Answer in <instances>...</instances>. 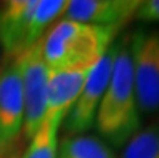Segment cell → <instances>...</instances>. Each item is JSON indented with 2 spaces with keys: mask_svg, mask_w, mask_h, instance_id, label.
<instances>
[{
  "mask_svg": "<svg viewBox=\"0 0 159 158\" xmlns=\"http://www.w3.org/2000/svg\"><path fill=\"white\" fill-rule=\"evenodd\" d=\"M13 147V145H11ZM10 147V148H11ZM10 148H3V147H0V158H7V155H8V152H10Z\"/></svg>",
  "mask_w": 159,
  "mask_h": 158,
  "instance_id": "obj_14",
  "label": "cell"
},
{
  "mask_svg": "<svg viewBox=\"0 0 159 158\" xmlns=\"http://www.w3.org/2000/svg\"><path fill=\"white\" fill-rule=\"evenodd\" d=\"M24 123L23 79L18 58L0 68V147L10 148Z\"/></svg>",
  "mask_w": 159,
  "mask_h": 158,
  "instance_id": "obj_7",
  "label": "cell"
},
{
  "mask_svg": "<svg viewBox=\"0 0 159 158\" xmlns=\"http://www.w3.org/2000/svg\"><path fill=\"white\" fill-rule=\"evenodd\" d=\"M140 3L138 0H71L61 20L97 26H124L135 16Z\"/></svg>",
  "mask_w": 159,
  "mask_h": 158,
  "instance_id": "obj_8",
  "label": "cell"
},
{
  "mask_svg": "<svg viewBox=\"0 0 159 158\" xmlns=\"http://www.w3.org/2000/svg\"><path fill=\"white\" fill-rule=\"evenodd\" d=\"M58 129L55 123L43 119L42 126L35 136L29 141L27 147L23 150V153L15 155L13 147L10 148L7 158H57L58 155Z\"/></svg>",
  "mask_w": 159,
  "mask_h": 158,
  "instance_id": "obj_11",
  "label": "cell"
},
{
  "mask_svg": "<svg viewBox=\"0 0 159 158\" xmlns=\"http://www.w3.org/2000/svg\"><path fill=\"white\" fill-rule=\"evenodd\" d=\"M134 84L140 113L159 111V29H137L130 34Z\"/></svg>",
  "mask_w": 159,
  "mask_h": 158,
  "instance_id": "obj_4",
  "label": "cell"
},
{
  "mask_svg": "<svg viewBox=\"0 0 159 158\" xmlns=\"http://www.w3.org/2000/svg\"><path fill=\"white\" fill-rule=\"evenodd\" d=\"M57 158H116L113 147L100 136H64L58 145Z\"/></svg>",
  "mask_w": 159,
  "mask_h": 158,
  "instance_id": "obj_10",
  "label": "cell"
},
{
  "mask_svg": "<svg viewBox=\"0 0 159 158\" xmlns=\"http://www.w3.org/2000/svg\"><path fill=\"white\" fill-rule=\"evenodd\" d=\"M135 18L146 23H159V0L142 2L135 12Z\"/></svg>",
  "mask_w": 159,
  "mask_h": 158,
  "instance_id": "obj_13",
  "label": "cell"
},
{
  "mask_svg": "<svg viewBox=\"0 0 159 158\" xmlns=\"http://www.w3.org/2000/svg\"><path fill=\"white\" fill-rule=\"evenodd\" d=\"M120 158H159V124L140 129L124 145Z\"/></svg>",
  "mask_w": 159,
  "mask_h": 158,
  "instance_id": "obj_12",
  "label": "cell"
},
{
  "mask_svg": "<svg viewBox=\"0 0 159 158\" xmlns=\"http://www.w3.org/2000/svg\"><path fill=\"white\" fill-rule=\"evenodd\" d=\"M116 53L117 41H114L106 53L92 66L79 98L66 116V123H64L66 136H80L95 126L97 111L109 84Z\"/></svg>",
  "mask_w": 159,
  "mask_h": 158,
  "instance_id": "obj_5",
  "label": "cell"
},
{
  "mask_svg": "<svg viewBox=\"0 0 159 158\" xmlns=\"http://www.w3.org/2000/svg\"><path fill=\"white\" fill-rule=\"evenodd\" d=\"M122 26H97L60 20L40 41V53L50 71L93 66L116 41Z\"/></svg>",
  "mask_w": 159,
  "mask_h": 158,
  "instance_id": "obj_2",
  "label": "cell"
},
{
  "mask_svg": "<svg viewBox=\"0 0 159 158\" xmlns=\"http://www.w3.org/2000/svg\"><path fill=\"white\" fill-rule=\"evenodd\" d=\"M66 0H10L0 3V47L7 58H18L39 44L61 18Z\"/></svg>",
  "mask_w": 159,
  "mask_h": 158,
  "instance_id": "obj_3",
  "label": "cell"
},
{
  "mask_svg": "<svg viewBox=\"0 0 159 158\" xmlns=\"http://www.w3.org/2000/svg\"><path fill=\"white\" fill-rule=\"evenodd\" d=\"M95 127L103 141L113 147H124L142 127L134 84L130 34H124L117 39L113 73L100 102Z\"/></svg>",
  "mask_w": 159,
  "mask_h": 158,
  "instance_id": "obj_1",
  "label": "cell"
},
{
  "mask_svg": "<svg viewBox=\"0 0 159 158\" xmlns=\"http://www.w3.org/2000/svg\"><path fill=\"white\" fill-rule=\"evenodd\" d=\"M23 79L24 95V123L23 136L31 141L42 126L47 115V92H48V68L40 53V42L27 49L18 57Z\"/></svg>",
  "mask_w": 159,
  "mask_h": 158,
  "instance_id": "obj_6",
  "label": "cell"
},
{
  "mask_svg": "<svg viewBox=\"0 0 159 158\" xmlns=\"http://www.w3.org/2000/svg\"><path fill=\"white\" fill-rule=\"evenodd\" d=\"M92 66L72 69H48V92H47V115L43 119L61 126L69 110L79 98Z\"/></svg>",
  "mask_w": 159,
  "mask_h": 158,
  "instance_id": "obj_9",
  "label": "cell"
},
{
  "mask_svg": "<svg viewBox=\"0 0 159 158\" xmlns=\"http://www.w3.org/2000/svg\"><path fill=\"white\" fill-rule=\"evenodd\" d=\"M0 65H2V47H0Z\"/></svg>",
  "mask_w": 159,
  "mask_h": 158,
  "instance_id": "obj_15",
  "label": "cell"
}]
</instances>
